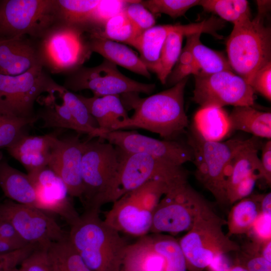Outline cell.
I'll list each match as a JSON object with an SVG mask.
<instances>
[{
    "label": "cell",
    "mask_w": 271,
    "mask_h": 271,
    "mask_svg": "<svg viewBox=\"0 0 271 271\" xmlns=\"http://www.w3.org/2000/svg\"><path fill=\"white\" fill-rule=\"evenodd\" d=\"M187 81L188 77L185 78L172 87L147 97H139L137 93L121 94L123 104L134 112L116 130L142 128L158 133L166 140H172L184 132L189 125L184 109Z\"/></svg>",
    "instance_id": "1"
},
{
    "label": "cell",
    "mask_w": 271,
    "mask_h": 271,
    "mask_svg": "<svg viewBox=\"0 0 271 271\" xmlns=\"http://www.w3.org/2000/svg\"><path fill=\"white\" fill-rule=\"evenodd\" d=\"M99 213L85 210L70 226L69 239L91 271H120L128 244Z\"/></svg>",
    "instance_id": "2"
},
{
    "label": "cell",
    "mask_w": 271,
    "mask_h": 271,
    "mask_svg": "<svg viewBox=\"0 0 271 271\" xmlns=\"http://www.w3.org/2000/svg\"><path fill=\"white\" fill-rule=\"evenodd\" d=\"M256 3V16L234 24L226 42L232 70L249 84L255 73L271 62V30L265 24L270 1H257Z\"/></svg>",
    "instance_id": "3"
},
{
    "label": "cell",
    "mask_w": 271,
    "mask_h": 271,
    "mask_svg": "<svg viewBox=\"0 0 271 271\" xmlns=\"http://www.w3.org/2000/svg\"><path fill=\"white\" fill-rule=\"evenodd\" d=\"M118 166L117 147L100 138L85 141L81 165L83 192L80 199L85 210L100 211L102 206L110 203Z\"/></svg>",
    "instance_id": "4"
},
{
    "label": "cell",
    "mask_w": 271,
    "mask_h": 271,
    "mask_svg": "<svg viewBox=\"0 0 271 271\" xmlns=\"http://www.w3.org/2000/svg\"><path fill=\"white\" fill-rule=\"evenodd\" d=\"M35 40L41 66L52 74H67L76 70L92 53L85 29L60 22Z\"/></svg>",
    "instance_id": "5"
},
{
    "label": "cell",
    "mask_w": 271,
    "mask_h": 271,
    "mask_svg": "<svg viewBox=\"0 0 271 271\" xmlns=\"http://www.w3.org/2000/svg\"><path fill=\"white\" fill-rule=\"evenodd\" d=\"M221 219L206 204L190 229L179 241L187 269L203 271L218 254L237 252L240 246L225 234Z\"/></svg>",
    "instance_id": "6"
},
{
    "label": "cell",
    "mask_w": 271,
    "mask_h": 271,
    "mask_svg": "<svg viewBox=\"0 0 271 271\" xmlns=\"http://www.w3.org/2000/svg\"><path fill=\"white\" fill-rule=\"evenodd\" d=\"M171 188L162 181H149L113 202L103 220L119 232L146 235L150 232L158 204Z\"/></svg>",
    "instance_id": "7"
},
{
    "label": "cell",
    "mask_w": 271,
    "mask_h": 271,
    "mask_svg": "<svg viewBox=\"0 0 271 271\" xmlns=\"http://www.w3.org/2000/svg\"><path fill=\"white\" fill-rule=\"evenodd\" d=\"M118 149V173L110 203L151 181H162L171 187L187 182L188 173L182 166L171 164L146 154Z\"/></svg>",
    "instance_id": "8"
},
{
    "label": "cell",
    "mask_w": 271,
    "mask_h": 271,
    "mask_svg": "<svg viewBox=\"0 0 271 271\" xmlns=\"http://www.w3.org/2000/svg\"><path fill=\"white\" fill-rule=\"evenodd\" d=\"M59 85L41 66L16 76L0 74V114L38 118L35 102L43 93L57 92Z\"/></svg>",
    "instance_id": "9"
},
{
    "label": "cell",
    "mask_w": 271,
    "mask_h": 271,
    "mask_svg": "<svg viewBox=\"0 0 271 271\" xmlns=\"http://www.w3.org/2000/svg\"><path fill=\"white\" fill-rule=\"evenodd\" d=\"M247 140L235 139L222 142L206 141L193 132L188 137L187 144L193 153L196 177L220 203H227L225 169Z\"/></svg>",
    "instance_id": "10"
},
{
    "label": "cell",
    "mask_w": 271,
    "mask_h": 271,
    "mask_svg": "<svg viewBox=\"0 0 271 271\" xmlns=\"http://www.w3.org/2000/svg\"><path fill=\"white\" fill-rule=\"evenodd\" d=\"M57 22L56 0L0 1V38L37 40Z\"/></svg>",
    "instance_id": "11"
},
{
    "label": "cell",
    "mask_w": 271,
    "mask_h": 271,
    "mask_svg": "<svg viewBox=\"0 0 271 271\" xmlns=\"http://www.w3.org/2000/svg\"><path fill=\"white\" fill-rule=\"evenodd\" d=\"M63 87L71 91L90 90L97 96L128 93L151 94L155 84L140 82L121 73L115 64L104 59L99 65L81 66L66 74Z\"/></svg>",
    "instance_id": "12"
},
{
    "label": "cell",
    "mask_w": 271,
    "mask_h": 271,
    "mask_svg": "<svg viewBox=\"0 0 271 271\" xmlns=\"http://www.w3.org/2000/svg\"><path fill=\"white\" fill-rule=\"evenodd\" d=\"M206 204L187 182L172 188L162 197L155 210L150 232L188 231Z\"/></svg>",
    "instance_id": "13"
},
{
    "label": "cell",
    "mask_w": 271,
    "mask_h": 271,
    "mask_svg": "<svg viewBox=\"0 0 271 271\" xmlns=\"http://www.w3.org/2000/svg\"><path fill=\"white\" fill-rule=\"evenodd\" d=\"M193 100L201 107L253 106L256 98L250 84L232 71L195 75Z\"/></svg>",
    "instance_id": "14"
},
{
    "label": "cell",
    "mask_w": 271,
    "mask_h": 271,
    "mask_svg": "<svg viewBox=\"0 0 271 271\" xmlns=\"http://www.w3.org/2000/svg\"><path fill=\"white\" fill-rule=\"evenodd\" d=\"M0 221L10 223L29 244L48 246L69 237L68 233L46 212L9 199L0 201Z\"/></svg>",
    "instance_id": "15"
},
{
    "label": "cell",
    "mask_w": 271,
    "mask_h": 271,
    "mask_svg": "<svg viewBox=\"0 0 271 271\" xmlns=\"http://www.w3.org/2000/svg\"><path fill=\"white\" fill-rule=\"evenodd\" d=\"M98 138L125 152L146 154L175 165L182 166L193 160L190 147L176 141H161L136 131L121 130L104 133Z\"/></svg>",
    "instance_id": "16"
},
{
    "label": "cell",
    "mask_w": 271,
    "mask_h": 271,
    "mask_svg": "<svg viewBox=\"0 0 271 271\" xmlns=\"http://www.w3.org/2000/svg\"><path fill=\"white\" fill-rule=\"evenodd\" d=\"M33 185L37 208L57 214L70 226L79 215L72 204L67 188L49 166L27 173Z\"/></svg>",
    "instance_id": "17"
},
{
    "label": "cell",
    "mask_w": 271,
    "mask_h": 271,
    "mask_svg": "<svg viewBox=\"0 0 271 271\" xmlns=\"http://www.w3.org/2000/svg\"><path fill=\"white\" fill-rule=\"evenodd\" d=\"M84 144L78 135L59 139L48 165L64 182L70 196L79 199L83 192L81 165Z\"/></svg>",
    "instance_id": "18"
},
{
    "label": "cell",
    "mask_w": 271,
    "mask_h": 271,
    "mask_svg": "<svg viewBox=\"0 0 271 271\" xmlns=\"http://www.w3.org/2000/svg\"><path fill=\"white\" fill-rule=\"evenodd\" d=\"M58 134L54 132L42 136L24 133L6 149L29 173L48 165L59 139Z\"/></svg>",
    "instance_id": "19"
},
{
    "label": "cell",
    "mask_w": 271,
    "mask_h": 271,
    "mask_svg": "<svg viewBox=\"0 0 271 271\" xmlns=\"http://www.w3.org/2000/svg\"><path fill=\"white\" fill-rule=\"evenodd\" d=\"M38 66L41 65L35 40L0 38V74L16 76Z\"/></svg>",
    "instance_id": "20"
},
{
    "label": "cell",
    "mask_w": 271,
    "mask_h": 271,
    "mask_svg": "<svg viewBox=\"0 0 271 271\" xmlns=\"http://www.w3.org/2000/svg\"><path fill=\"white\" fill-rule=\"evenodd\" d=\"M260 147L259 141L253 136L247 139L246 144L230 159L224 172L226 197L247 177L256 175L259 179L263 178L260 159L258 156Z\"/></svg>",
    "instance_id": "21"
},
{
    "label": "cell",
    "mask_w": 271,
    "mask_h": 271,
    "mask_svg": "<svg viewBox=\"0 0 271 271\" xmlns=\"http://www.w3.org/2000/svg\"><path fill=\"white\" fill-rule=\"evenodd\" d=\"M78 96L96 120L101 130L99 136L116 130L119 124L129 118L119 95H94L91 97Z\"/></svg>",
    "instance_id": "22"
},
{
    "label": "cell",
    "mask_w": 271,
    "mask_h": 271,
    "mask_svg": "<svg viewBox=\"0 0 271 271\" xmlns=\"http://www.w3.org/2000/svg\"><path fill=\"white\" fill-rule=\"evenodd\" d=\"M91 52H96L116 65L150 78L151 73L139 57L129 48L120 43L100 37L88 35Z\"/></svg>",
    "instance_id": "23"
},
{
    "label": "cell",
    "mask_w": 271,
    "mask_h": 271,
    "mask_svg": "<svg viewBox=\"0 0 271 271\" xmlns=\"http://www.w3.org/2000/svg\"><path fill=\"white\" fill-rule=\"evenodd\" d=\"M193 132L210 142H222L233 131L229 114L214 106L201 107L195 114Z\"/></svg>",
    "instance_id": "24"
},
{
    "label": "cell",
    "mask_w": 271,
    "mask_h": 271,
    "mask_svg": "<svg viewBox=\"0 0 271 271\" xmlns=\"http://www.w3.org/2000/svg\"><path fill=\"white\" fill-rule=\"evenodd\" d=\"M120 271H166L165 260L154 249L150 235L127 245Z\"/></svg>",
    "instance_id": "25"
},
{
    "label": "cell",
    "mask_w": 271,
    "mask_h": 271,
    "mask_svg": "<svg viewBox=\"0 0 271 271\" xmlns=\"http://www.w3.org/2000/svg\"><path fill=\"white\" fill-rule=\"evenodd\" d=\"M0 187L5 195L17 203L37 207L36 194L28 175L0 160Z\"/></svg>",
    "instance_id": "26"
},
{
    "label": "cell",
    "mask_w": 271,
    "mask_h": 271,
    "mask_svg": "<svg viewBox=\"0 0 271 271\" xmlns=\"http://www.w3.org/2000/svg\"><path fill=\"white\" fill-rule=\"evenodd\" d=\"M178 24L155 25L144 32L136 40L133 47L149 71L157 74L162 46L169 33Z\"/></svg>",
    "instance_id": "27"
},
{
    "label": "cell",
    "mask_w": 271,
    "mask_h": 271,
    "mask_svg": "<svg viewBox=\"0 0 271 271\" xmlns=\"http://www.w3.org/2000/svg\"><path fill=\"white\" fill-rule=\"evenodd\" d=\"M233 131L241 130L255 137L271 139V113L253 106L234 107L229 114Z\"/></svg>",
    "instance_id": "28"
},
{
    "label": "cell",
    "mask_w": 271,
    "mask_h": 271,
    "mask_svg": "<svg viewBox=\"0 0 271 271\" xmlns=\"http://www.w3.org/2000/svg\"><path fill=\"white\" fill-rule=\"evenodd\" d=\"M201 32L186 36L185 46L190 51L199 74H210L223 71H232L227 58L222 53L203 45L200 41Z\"/></svg>",
    "instance_id": "29"
},
{
    "label": "cell",
    "mask_w": 271,
    "mask_h": 271,
    "mask_svg": "<svg viewBox=\"0 0 271 271\" xmlns=\"http://www.w3.org/2000/svg\"><path fill=\"white\" fill-rule=\"evenodd\" d=\"M261 195L243 198L235 204L227 219L228 233L230 235L248 233L261 212Z\"/></svg>",
    "instance_id": "30"
},
{
    "label": "cell",
    "mask_w": 271,
    "mask_h": 271,
    "mask_svg": "<svg viewBox=\"0 0 271 271\" xmlns=\"http://www.w3.org/2000/svg\"><path fill=\"white\" fill-rule=\"evenodd\" d=\"M99 0H56L57 22L88 30Z\"/></svg>",
    "instance_id": "31"
},
{
    "label": "cell",
    "mask_w": 271,
    "mask_h": 271,
    "mask_svg": "<svg viewBox=\"0 0 271 271\" xmlns=\"http://www.w3.org/2000/svg\"><path fill=\"white\" fill-rule=\"evenodd\" d=\"M41 97L43 107L36 115L38 120H42L43 127L70 129L80 134L79 129L66 105L61 99V102L57 101V92L47 94L46 97L42 98L41 96Z\"/></svg>",
    "instance_id": "32"
},
{
    "label": "cell",
    "mask_w": 271,
    "mask_h": 271,
    "mask_svg": "<svg viewBox=\"0 0 271 271\" xmlns=\"http://www.w3.org/2000/svg\"><path fill=\"white\" fill-rule=\"evenodd\" d=\"M52 271H91L85 264L68 238L53 242L47 248Z\"/></svg>",
    "instance_id": "33"
},
{
    "label": "cell",
    "mask_w": 271,
    "mask_h": 271,
    "mask_svg": "<svg viewBox=\"0 0 271 271\" xmlns=\"http://www.w3.org/2000/svg\"><path fill=\"white\" fill-rule=\"evenodd\" d=\"M57 94L69 110L80 133L88 134L89 139L98 138L101 132L98 125L78 95L63 85H60Z\"/></svg>",
    "instance_id": "34"
},
{
    "label": "cell",
    "mask_w": 271,
    "mask_h": 271,
    "mask_svg": "<svg viewBox=\"0 0 271 271\" xmlns=\"http://www.w3.org/2000/svg\"><path fill=\"white\" fill-rule=\"evenodd\" d=\"M87 34L91 36L124 43L132 47L140 36L124 10L108 20L100 29Z\"/></svg>",
    "instance_id": "35"
},
{
    "label": "cell",
    "mask_w": 271,
    "mask_h": 271,
    "mask_svg": "<svg viewBox=\"0 0 271 271\" xmlns=\"http://www.w3.org/2000/svg\"><path fill=\"white\" fill-rule=\"evenodd\" d=\"M199 6L233 25L251 19L249 3L246 0H201Z\"/></svg>",
    "instance_id": "36"
},
{
    "label": "cell",
    "mask_w": 271,
    "mask_h": 271,
    "mask_svg": "<svg viewBox=\"0 0 271 271\" xmlns=\"http://www.w3.org/2000/svg\"><path fill=\"white\" fill-rule=\"evenodd\" d=\"M154 249L162 256L166 271H186L185 258L179 242L161 233L150 235Z\"/></svg>",
    "instance_id": "37"
},
{
    "label": "cell",
    "mask_w": 271,
    "mask_h": 271,
    "mask_svg": "<svg viewBox=\"0 0 271 271\" xmlns=\"http://www.w3.org/2000/svg\"><path fill=\"white\" fill-rule=\"evenodd\" d=\"M38 120L0 114V149L7 148L25 133L24 128Z\"/></svg>",
    "instance_id": "38"
},
{
    "label": "cell",
    "mask_w": 271,
    "mask_h": 271,
    "mask_svg": "<svg viewBox=\"0 0 271 271\" xmlns=\"http://www.w3.org/2000/svg\"><path fill=\"white\" fill-rule=\"evenodd\" d=\"M200 0H146L141 1L143 5L154 14H164L173 18L184 15L188 10L199 6Z\"/></svg>",
    "instance_id": "39"
},
{
    "label": "cell",
    "mask_w": 271,
    "mask_h": 271,
    "mask_svg": "<svg viewBox=\"0 0 271 271\" xmlns=\"http://www.w3.org/2000/svg\"><path fill=\"white\" fill-rule=\"evenodd\" d=\"M131 1L99 0L87 32L100 29L110 18L122 12Z\"/></svg>",
    "instance_id": "40"
},
{
    "label": "cell",
    "mask_w": 271,
    "mask_h": 271,
    "mask_svg": "<svg viewBox=\"0 0 271 271\" xmlns=\"http://www.w3.org/2000/svg\"><path fill=\"white\" fill-rule=\"evenodd\" d=\"M141 1H131L125 8L124 12L138 35L155 26L154 15L141 4Z\"/></svg>",
    "instance_id": "41"
},
{
    "label": "cell",
    "mask_w": 271,
    "mask_h": 271,
    "mask_svg": "<svg viewBox=\"0 0 271 271\" xmlns=\"http://www.w3.org/2000/svg\"><path fill=\"white\" fill-rule=\"evenodd\" d=\"M238 254L234 263L238 264L248 271H271V262L262 257L251 246Z\"/></svg>",
    "instance_id": "42"
},
{
    "label": "cell",
    "mask_w": 271,
    "mask_h": 271,
    "mask_svg": "<svg viewBox=\"0 0 271 271\" xmlns=\"http://www.w3.org/2000/svg\"><path fill=\"white\" fill-rule=\"evenodd\" d=\"M48 247L35 248L21 262L20 268L23 271H52L48 258Z\"/></svg>",
    "instance_id": "43"
},
{
    "label": "cell",
    "mask_w": 271,
    "mask_h": 271,
    "mask_svg": "<svg viewBox=\"0 0 271 271\" xmlns=\"http://www.w3.org/2000/svg\"><path fill=\"white\" fill-rule=\"evenodd\" d=\"M250 85L270 101L271 100V62L260 68L254 75Z\"/></svg>",
    "instance_id": "44"
},
{
    "label": "cell",
    "mask_w": 271,
    "mask_h": 271,
    "mask_svg": "<svg viewBox=\"0 0 271 271\" xmlns=\"http://www.w3.org/2000/svg\"><path fill=\"white\" fill-rule=\"evenodd\" d=\"M38 246L28 244L14 252L0 255V271H10L17 267Z\"/></svg>",
    "instance_id": "45"
},
{
    "label": "cell",
    "mask_w": 271,
    "mask_h": 271,
    "mask_svg": "<svg viewBox=\"0 0 271 271\" xmlns=\"http://www.w3.org/2000/svg\"><path fill=\"white\" fill-rule=\"evenodd\" d=\"M270 222L271 216L260 212L248 232H251L253 242L262 243L271 240Z\"/></svg>",
    "instance_id": "46"
},
{
    "label": "cell",
    "mask_w": 271,
    "mask_h": 271,
    "mask_svg": "<svg viewBox=\"0 0 271 271\" xmlns=\"http://www.w3.org/2000/svg\"><path fill=\"white\" fill-rule=\"evenodd\" d=\"M261 165L263 177L268 185L271 183V141L268 140L261 146Z\"/></svg>",
    "instance_id": "47"
},
{
    "label": "cell",
    "mask_w": 271,
    "mask_h": 271,
    "mask_svg": "<svg viewBox=\"0 0 271 271\" xmlns=\"http://www.w3.org/2000/svg\"><path fill=\"white\" fill-rule=\"evenodd\" d=\"M0 238L23 245H27L29 244L21 238L14 227L10 223L6 221H0Z\"/></svg>",
    "instance_id": "48"
},
{
    "label": "cell",
    "mask_w": 271,
    "mask_h": 271,
    "mask_svg": "<svg viewBox=\"0 0 271 271\" xmlns=\"http://www.w3.org/2000/svg\"><path fill=\"white\" fill-rule=\"evenodd\" d=\"M226 253L215 256L207 267L209 271H228L231 265Z\"/></svg>",
    "instance_id": "49"
},
{
    "label": "cell",
    "mask_w": 271,
    "mask_h": 271,
    "mask_svg": "<svg viewBox=\"0 0 271 271\" xmlns=\"http://www.w3.org/2000/svg\"><path fill=\"white\" fill-rule=\"evenodd\" d=\"M25 246L26 245L0 238V255L14 252Z\"/></svg>",
    "instance_id": "50"
},
{
    "label": "cell",
    "mask_w": 271,
    "mask_h": 271,
    "mask_svg": "<svg viewBox=\"0 0 271 271\" xmlns=\"http://www.w3.org/2000/svg\"><path fill=\"white\" fill-rule=\"evenodd\" d=\"M271 193L261 195L260 199L261 213L264 215L271 216Z\"/></svg>",
    "instance_id": "51"
},
{
    "label": "cell",
    "mask_w": 271,
    "mask_h": 271,
    "mask_svg": "<svg viewBox=\"0 0 271 271\" xmlns=\"http://www.w3.org/2000/svg\"><path fill=\"white\" fill-rule=\"evenodd\" d=\"M270 246L271 240L261 243L260 247V254L269 262H271Z\"/></svg>",
    "instance_id": "52"
},
{
    "label": "cell",
    "mask_w": 271,
    "mask_h": 271,
    "mask_svg": "<svg viewBox=\"0 0 271 271\" xmlns=\"http://www.w3.org/2000/svg\"><path fill=\"white\" fill-rule=\"evenodd\" d=\"M228 271H248L245 268L241 266V265L234 263L233 264H232L230 266Z\"/></svg>",
    "instance_id": "53"
},
{
    "label": "cell",
    "mask_w": 271,
    "mask_h": 271,
    "mask_svg": "<svg viewBox=\"0 0 271 271\" xmlns=\"http://www.w3.org/2000/svg\"><path fill=\"white\" fill-rule=\"evenodd\" d=\"M10 271H23V270H22L20 268H18L17 267H16Z\"/></svg>",
    "instance_id": "54"
},
{
    "label": "cell",
    "mask_w": 271,
    "mask_h": 271,
    "mask_svg": "<svg viewBox=\"0 0 271 271\" xmlns=\"http://www.w3.org/2000/svg\"><path fill=\"white\" fill-rule=\"evenodd\" d=\"M3 153L1 151H0V160H1L3 159Z\"/></svg>",
    "instance_id": "55"
}]
</instances>
